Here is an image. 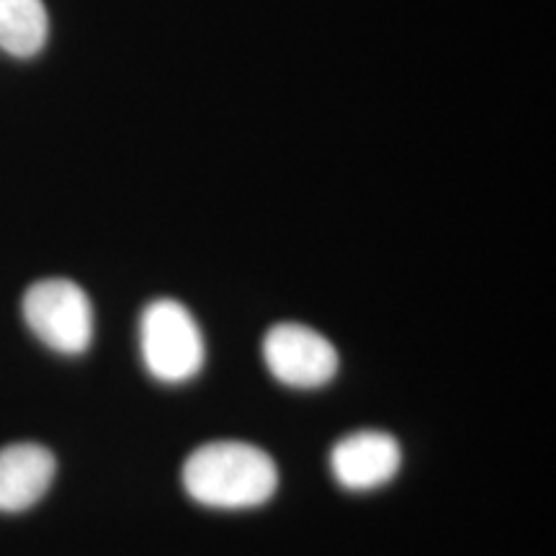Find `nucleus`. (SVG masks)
I'll return each mask as SVG.
<instances>
[{
	"label": "nucleus",
	"mask_w": 556,
	"mask_h": 556,
	"mask_svg": "<svg viewBox=\"0 0 556 556\" xmlns=\"http://www.w3.org/2000/svg\"><path fill=\"white\" fill-rule=\"evenodd\" d=\"M58 462L39 443H13L0 448V513H24L47 495Z\"/></svg>",
	"instance_id": "obj_6"
},
{
	"label": "nucleus",
	"mask_w": 556,
	"mask_h": 556,
	"mask_svg": "<svg viewBox=\"0 0 556 556\" xmlns=\"http://www.w3.org/2000/svg\"><path fill=\"white\" fill-rule=\"evenodd\" d=\"M24 319L41 343L62 356H80L93 340V307L75 281L45 278L24 294Z\"/></svg>",
	"instance_id": "obj_3"
},
{
	"label": "nucleus",
	"mask_w": 556,
	"mask_h": 556,
	"mask_svg": "<svg viewBox=\"0 0 556 556\" xmlns=\"http://www.w3.org/2000/svg\"><path fill=\"white\" fill-rule=\"evenodd\" d=\"M50 18L41 0H0V50L34 58L45 47Z\"/></svg>",
	"instance_id": "obj_7"
},
{
	"label": "nucleus",
	"mask_w": 556,
	"mask_h": 556,
	"mask_svg": "<svg viewBox=\"0 0 556 556\" xmlns=\"http://www.w3.org/2000/svg\"><path fill=\"white\" fill-rule=\"evenodd\" d=\"M402 467L397 438L381 430H356L330 451V471L348 492H371L392 482Z\"/></svg>",
	"instance_id": "obj_5"
},
{
	"label": "nucleus",
	"mask_w": 556,
	"mask_h": 556,
	"mask_svg": "<svg viewBox=\"0 0 556 556\" xmlns=\"http://www.w3.org/2000/svg\"><path fill=\"white\" fill-rule=\"evenodd\" d=\"M263 361L270 377L291 389H319L336 379V345L307 325H276L263 338Z\"/></svg>",
	"instance_id": "obj_4"
},
{
	"label": "nucleus",
	"mask_w": 556,
	"mask_h": 556,
	"mask_svg": "<svg viewBox=\"0 0 556 556\" xmlns=\"http://www.w3.org/2000/svg\"><path fill=\"white\" fill-rule=\"evenodd\" d=\"M184 490L214 510H250L276 495L278 469L266 451L242 441L199 446L184 464Z\"/></svg>",
	"instance_id": "obj_1"
},
{
	"label": "nucleus",
	"mask_w": 556,
	"mask_h": 556,
	"mask_svg": "<svg viewBox=\"0 0 556 556\" xmlns=\"http://www.w3.org/2000/svg\"><path fill=\"white\" fill-rule=\"evenodd\" d=\"M139 353L150 377L186 384L204 368L206 348L197 319L176 299H157L139 319Z\"/></svg>",
	"instance_id": "obj_2"
}]
</instances>
